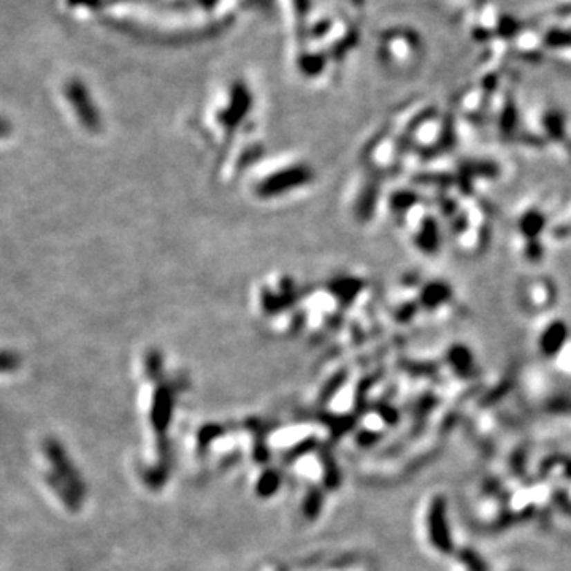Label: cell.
I'll return each mask as SVG.
<instances>
[{
  "label": "cell",
  "instance_id": "cell-2",
  "mask_svg": "<svg viewBox=\"0 0 571 571\" xmlns=\"http://www.w3.org/2000/svg\"><path fill=\"white\" fill-rule=\"evenodd\" d=\"M565 338V327L562 324H554L551 328H547V332L543 335L541 340V348L544 353L554 354L562 346V341Z\"/></svg>",
  "mask_w": 571,
  "mask_h": 571
},
{
  "label": "cell",
  "instance_id": "cell-1",
  "mask_svg": "<svg viewBox=\"0 0 571 571\" xmlns=\"http://www.w3.org/2000/svg\"><path fill=\"white\" fill-rule=\"evenodd\" d=\"M67 13L75 16L94 15L104 3V0H59Z\"/></svg>",
  "mask_w": 571,
  "mask_h": 571
}]
</instances>
